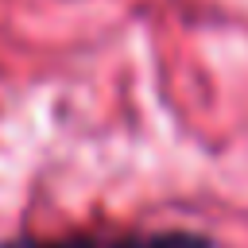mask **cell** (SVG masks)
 Instances as JSON below:
<instances>
[{
	"instance_id": "cell-1",
	"label": "cell",
	"mask_w": 248,
	"mask_h": 248,
	"mask_svg": "<svg viewBox=\"0 0 248 248\" xmlns=\"http://www.w3.org/2000/svg\"><path fill=\"white\" fill-rule=\"evenodd\" d=\"M105 248H217V244H213V236H205L198 229H159V232L116 236Z\"/></svg>"
},
{
	"instance_id": "cell-2",
	"label": "cell",
	"mask_w": 248,
	"mask_h": 248,
	"mask_svg": "<svg viewBox=\"0 0 248 248\" xmlns=\"http://www.w3.org/2000/svg\"><path fill=\"white\" fill-rule=\"evenodd\" d=\"M0 248H105V244L93 240V236H66V240H31V236H19V240H8Z\"/></svg>"
}]
</instances>
